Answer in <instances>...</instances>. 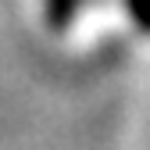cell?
Listing matches in <instances>:
<instances>
[{"mask_svg":"<svg viewBox=\"0 0 150 150\" xmlns=\"http://www.w3.org/2000/svg\"><path fill=\"white\" fill-rule=\"evenodd\" d=\"M75 7H79V0H47V22H50L54 29L68 25L71 14H75Z\"/></svg>","mask_w":150,"mask_h":150,"instance_id":"cell-1","label":"cell"},{"mask_svg":"<svg viewBox=\"0 0 150 150\" xmlns=\"http://www.w3.org/2000/svg\"><path fill=\"white\" fill-rule=\"evenodd\" d=\"M125 11L143 32H150V0H125Z\"/></svg>","mask_w":150,"mask_h":150,"instance_id":"cell-2","label":"cell"}]
</instances>
